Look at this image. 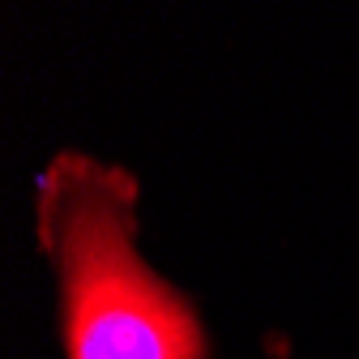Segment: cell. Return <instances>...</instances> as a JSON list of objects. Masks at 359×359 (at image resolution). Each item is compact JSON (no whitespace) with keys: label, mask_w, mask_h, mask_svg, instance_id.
Returning a JSON list of instances; mask_svg holds the SVG:
<instances>
[{"label":"cell","mask_w":359,"mask_h":359,"mask_svg":"<svg viewBox=\"0 0 359 359\" xmlns=\"http://www.w3.org/2000/svg\"><path fill=\"white\" fill-rule=\"evenodd\" d=\"M133 175L60 154L39 189V227L60 274L69 359H205L193 308L133 248Z\"/></svg>","instance_id":"cell-1"}]
</instances>
